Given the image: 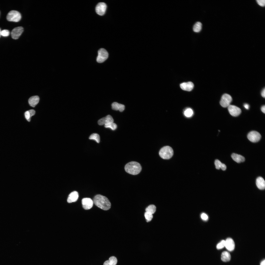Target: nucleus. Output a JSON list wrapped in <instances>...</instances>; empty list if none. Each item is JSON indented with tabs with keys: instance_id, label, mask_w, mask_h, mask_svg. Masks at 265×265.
<instances>
[{
	"instance_id": "nucleus-1",
	"label": "nucleus",
	"mask_w": 265,
	"mask_h": 265,
	"mask_svg": "<svg viewBox=\"0 0 265 265\" xmlns=\"http://www.w3.org/2000/svg\"><path fill=\"white\" fill-rule=\"evenodd\" d=\"M93 201L96 206L103 210H107L111 207V204L108 199L106 197L101 195H95Z\"/></svg>"
},
{
	"instance_id": "nucleus-2",
	"label": "nucleus",
	"mask_w": 265,
	"mask_h": 265,
	"mask_svg": "<svg viewBox=\"0 0 265 265\" xmlns=\"http://www.w3.org/2000/svg\"><path fill=\"white\" fill-rule=\"evenodd\" d=\"M125 170L127 173L132 175L138 174L141 171L142 167L140 164L135 161H131L127 164Z\"/></svg>"
},
{
	"instance_id": "nucleus-3",
	"label": "nucleus",
	"mask_w": 265,
	"mask_h": 265,
	"mask_svg": "<svg viewBox=\"0 0 265 265\" xmlns=\"http://www.w3.org/2000/svg\"><path fill=\"white\" fill-rule=\"evenodd\" d=\"M173 153V150L172 148L169 146H167L161 149L159 152V155L162 159H168L172 157Z\"/></svg>"
},
{
	"instance_id": "nucleus-4",
	"label": "nucleus",
	"mask_w": 265,
	"mask_h": 265,
	"mask_svg": "<svg viewBox=\"0 0 265 265\" xmlns=\"http://www.w3.org/2000/svg\"><path fill=\"white\" fill-rule=\"evenodd\" d=\"M21 18L20 13L15 10H12L8 13L6 18L9 21L17 22L19 21Z\"/></svg>"
},
{
	"instance_id": "nucleus-5",
	"label": "nucleus",
	"mask_w": 265,
	"mask_h": 265,
	"mask_svg": "<svg viewBox=\"0 0 265 265\" xmlns=\"http://www.w3.org/2000/svg\"><path fill=\"white\" fill-rule=\"evenodd\" d=\"M108 56V53L106 49L103 48H101L98 51L97 61L99 63H103L107 59Z\"/></svg>"
},
{
	"instance_id": "nucleus-6",
	"label": "nucleus",
	"mask_w": 265,
	"mask_h": 265,
	"mask_svg": "<svg viewBox=\"0 0 265 265\" xmlns=\"http://www.w3.org/2000/svg\"><path fill=\"white\" fill-rule=\"evenodd\" d=\"M232 100L231 96L229 94L225 93L222 96L220 103V105L223 107H228L230 105Z\"/></svg>"
},
{
	"instance_id": "nucleus-7",
	"label": "nucleus",
	"mask_w": 265,
	"mask_h": 265,
	"mask_svg": "<svg viewBox=\"0 0 265 265\" xmlns=\"http://www.w3.org/2000/svg\"><path fill=\"white\" fill-rule=\"evenodd\" d=\"M247 138L251 142L256 143L260 139L261 136L260 134L256 131H252L250 132L248 134Z\"/></svg>"
},
{
	"instance_id": "nucleus-8",
	"label": "nucleus",
	"mask_w": 265,
	"mask_h": 265,
	"mask_svg": "<svg viewBox=\"0 0 265 265\" xmlns=\"http://www.w3.org/2000/svg\"><path fill=\"white\" fill-rule=\"evenodd\" d=\"M227 107L229 113L233 116H238L241 113V109L235 106L230 105Z\"/></svg>"
},
{
	"instance_id": "nucleus-9",
	"label": "nucleus",
	"mask_w": 265,
	"mask_h": 265,
	"mask_svg": "<svg viewBox=\"0 0 265 265\" xmlns=\"http://www.w3.org/2000/svg\"><path fill=\"white\" fill-rule=\"evenodd\" d=\"M23 28L22 26L14 28L12 30L11 33L12 38L14 39H18L23 32Z\"/></svg>"
},
{
	"instance_id": "nucleus-10",
	"label": "nucleus",
	"mask_w": 265,
	"mask_h": 265,
	"mask_svg": "<svg viewBox=\"0 0 265 265\" xmlns=\"http://www.w3.org/2000/svg\"><path fill=\"white\" fill-rule=\"evenodd\" d=\"M106 7V5L105 3L99 2L97 4L96 7V12L99 15H103L105 13Z\"/></svg>"
},
{
	"instance_id": "nucleus-11",
	"label": "nucleus",
	"mask_w": 265,
	"mask_h": 265,
	"mask_svg": "<svg viewBox=\"0 0 265 265\" xmlns=\"http://www.w3.org/2000/svg\"><path fill=\"white\" fill-rule=\"evenodd\" d=\"M93 201L89 198H85L82 199V203L83 208L85 210H89L91 208L93 204Z\"/></svg>"
},
{
	"instance_id": "nucleus-12",
	"label": "nucleus",
	"mask_w": 265,
	"mask_h": 265,
	"mask_svg": "<svg viewBox=\"0 0 265 265\" xmlns=\"http://www.w3.org/2000/svg\"><path fill=\"white\" fill-rule=\"evenodd\" d=\"M113 122L114 119L110 115H108L99 119L98 123L99 125H102L113 123Z\"/></svg>"
},
{
	"instance_id": "nucleus-13",
	"label": "nucleus",
	"mask_w": 265,
	"mask_h": 265,
	"mask_svg": "<svg viewBox=\"0 0 265 265\" xmlns=\"http://www.w3.org/2000/svg\"><path fill=\"white\" fill-rule=\"evenodd\" d=\"M225 247L229 251L233 250L235 248V244L233 239L230 238H227L225 240Z\"/></svg>"
},
{
	"instance_id": "nucleus-14",
	"label": "nucleus",
	"mask_w": 265,
	"mask_h": 265,
	"mask_svg": "<svg viewBox=\"0 0 265 265\" xmlns=\"http://www.w3.org/2000/svg\"><path fill=\"white\" fill-rule=\"evenodd\" d=\"M180 86L181 89L183 90L190 91L193 89L194 84L192 82L189 81L180 84Z\"/></svg>"
},
{
	"instance_id": "nucleus-15",
	"label": "nucleus",
	"mask_w": 265,
	"mask_h": 265,
	"mask_svg": "<svg viewBox=\"0 0 265 265\" xmlns=\"http://www.w3.org/2000/svg\"><path fill=\"white\" fill-rule=\"evenodd\" d=\"M78 192L76 191H73L69 195L67 199V202L68 203L76 202L78 199Z\"/></svg>"
},
{
	"instance_id": "nucleus-16",
	"label": "nucleus",
	"mask_w": 265,
	"mask_h": 265,
	"mask_svg": "<svg viewBox=\"0 0 265 265\" xmlns=\"http://www.w3.org/2000/svg\"><path fill=\"white\" fill-rule=\"evenodd\" d=\"M40 98L38 96H34L30 97L28 99V102L29 105L34 107L39 103Z\"/></svg>"
},
{
	"instance_id": "nucleus-17",
	"label": "nucleus",
	"mask_w": 265,
	"mask_h": 265,
	"mask_svg": "<svg viewBox=\"0 0 265 265\" xmlns=\"http://www.w3.org/2000/svg\"><path fill=\"white\" fill-rule=\"evenodd\" d=\"M256 184L257 187L260 190H263L265 188V182L264 179L259 177L256 179Z\"/></svg>"
},
{
	"instance_id": "nucleus-18",
	"label": "nucleus",
	"mask_w": 265,
	"mask_h": 265,
	"mask_svg": "<svg viewBox=\"0 0 265 265\" xmlns=\"http://www.w3.org/2000/svg\"><path fill=\"white\" fill-rule=\"evenodd\" d=\"M112 109L116 110H119L120 112L123 111L125 109L124 105L119 104L117 102L113 103L111 105Z\"/></svg>"
},
{
	"instance_id": "nucleus-19",
	"label": "nucleus",
	"mask_w": 265,
	"mask_h": 265,
	"mask_svg": "<svg viewBox=\"0 0 265 265\" xmlns=\"http://www.w3.org/2000/svg\"><path fill=\"white\" fill-rule=\"evenodd\" d=\"M232 159L238 163L243 162L245 160V158L243 156L235 153H233L231 156Z\"/></svg>"
},
{
	"instance_id": "nucleus-20",
	"label": "nucleus",
	"mask_w": 265,
	"mask_h": 265,
	"mask_svg": "<svg viewBox=\"0 0 265 265\" xmlns=\"http://www.w3.org/2000/svg\"><path fill=\"white\" fill-rule=\"evenodd\" d=\"M231 258L230 253L227 252H223L222 253L221 259L224 262H226L229 261Z\"/></svg>"
},
{
	"instance_id": "nucleus-21",
	"label": "nucleus",
	"mask_w": 265,
	"mask_h": 265,
	"mask_svg": "<svg viewBox=\"0 0 265 265\" xmlns=\"http://www.w3.org/2000/svg\"><path fill=\"white\" fill-rule=\"evenodd\" d=\"M117 260L116 258L114 256L110 257L109 260L106 261L104 263L103 265H116Z\"/></svg>"
},
{
	"instance_id": "nucleus-22",
	"label": "nucleus",
	"mask_w": 265,
	"mask_h": 265,
	"mask_svg": "<svg viewBox=\"0 0 265 265\" xmlns=\"http://www.w3.org/2000/svg\"><path fill=\"white\" fill-rule=\"evenodd\" d=\"M215 168L217 169H219L221 168L223 171L225 170L226 168V165L222 163L221 161L218 159H216L214 162Z\"/></svg>"
},
{
	"instance_id": "nucleus-23",
	"label": "nucleus",
	"mask_w": 265,
	"mask_h": 265,
	"mask_svg": "<svg viewBox=\"0 0 265 265\" xmlns=\"http://www.w3.org/2000/svg\"><path fill=\"white\" fill-rule=\"evenodd\" d=\"M202 26L201 23L200 22H198L194 25L193 28V30L195 32H199L201 30Z\"/></svg>"
},
{
	"instance_id": "nucleus-24",
	"label": "nucleus",
	"mask_w": 265,
	"mask_h": 265,
	"mask_svg": "<svg viewBox=\"0 0 265 265\" xmlns=\"http://www.w3.org/2000/svg\"><path fill=\"white\" fill-rule=\"evenodd\" d=\"M156 207L153 205H151L147 207L146 209V212H148L153 214L156 212Z\"/></svg>"
},
{
	"instance_id": "nucleus-25",
	"label": "nucleus",
	"mask_w": 265,
	"mask_h": 265,
	"mask_svg": "<svg viewBox=\"0 0 265 265\" xmlns=\"http://www.w3.org/2000/svg\"><path fill=\"white\" fill-rule=\"evenodd\" d=\"M89 139L95 140L97 143H99L100 142V137L99 135L96 133H93L90 136Z\"/></svg>"
},
{
	"instance_id": "nucleus-26",
	"label": "nucleus",
	"mask_w": 265,
	"mask_h": 265,
	"mask_svg": "<svg viewBox=\"0 0 265 265\" xmlns=\"http://www.w3.org/2000/svg\"><path fill=\"white\" fill-rule=\"evenodd\" d=\"M184 114L185 116L187 117H190L193 114L192 110L190 108L186 109L184 111Z\"/></svg>"
},
{
	"instance_id": "nucleus-27",
	"label": "nucleus",
	"mask_w": 265,
	"mask_h": 265,
	"mask_svg": "<svg viewBox=\"0 0 265 265\" xmlns=\"http://www.w3.org/2000/svg\"><path fill=\"white\" fill-rule=\"evenodd\" d=\"M104 126L106 128H109L112 130H115L117 128V125L114 122L109 123L108 124L105 125Z\"/></svg>"
},
{
	"instance_id": "nucleus-28",
	"label": "nucleus",
	"mask_w": 265,
	"mask_h": 265,
	"mask_svg": "<svg viewBox=\"0 0 265 265\" xmlns=\"http://www.w3.org/2000/svg\"><path fill=\"white\" fill-rule=\"evenodd\" d=\"M144 216L147 222L150 221L153 217L152 214L147 212H146L145 213Z\"/></svg>"
},
{
	"instance_id": "nucleus-29",
	"label": "nucleus",
	"mask_w": 265,
	"mask_h": 265,
	"mask_svg": "<svg viewBox=\"0 0 265 265\" xmlns=\"http://www.w3.org/2000/svg\"><path fill=\"white\" fill-rule=\"evenodd\" d=\"M225 240H222L217 244L216 246V248L218 249H222L225 247Z\"/></svg>"
},
{
	"instance_id": "nucleus-30",
	"label": "nucleus",
	"mask_w": 265,
	"mask_h": 265,
	"mask_svg": "<svg viewBox=\"0 0 265 265\" xmlns=\"http://www.w3.org/2000/svg\"><path fill=\"white\" fill-rule=\"evenodd\" d=\"M10 32L7 29H4L1 31V35L4 37H7L9 35Z\"/></svg>"
},
{
	"instance_id": "nucleus-31",
	"label": "nucleus",
	"mask_w": 265,
	"mask_h": 265,
	"mask_svg": "<svg viewBox=\"0 0 265 265\" xmlns=\"http://www.w3.org/2000/svg\"><path fill=\"white\" fill-rule=\"evenodd\" d=\"M25 117L26 119L29 122L30 121L31 117L28 111H26L25 113Z\"/></svg>"
},
{
	"instance_id": "nucleus-32",
	"label": "nucleus",
	"mask_w": 265,
	"mask_h": 265,
	"mask_svg": "<svg viewBox=\"0 0 265 265\" xmlns=\"http://www.w3.org/2000/svg\"><path fill=\"white\" fill-rule=\"evenodd\" d=\"M257 3L260 6L262 7H264L265 4V0H256Z\"/></svg>"
},
{
	"instance_id": "nucleus-33",
	"label": "nucleus",
	"mask_w": 265,
	"mask_h": 265,
	"mask_svg": "<svg viewBox=\"0 0 265 265\" xmlns=\"http://www.w3.org/2000/svg\"><path fill=\"white\" fill-rule=\"evenodd\" d=\"M201 218L204 221L207 220L208 219V216L207 215L204 213H202L201 214Z\"/></svg>"
},
{
	"instance_id": "nucleus-34",
	"label": "nucleus",
	"mask_w": 265,
	"mask_h": 265,
	"mask_svg": "<svg viewBox=\"0 0 265 265\" xmlns=\"http://www.w3.org/2000/svg\"><path fill=\"white\" fill-rule=\"evenodd\" d=\"M28 111L29 112L31 118L32 116L34 115L35 114V110L33 109H31L28 110Z\"/></svg>"
},
{
	"instance_id": "nucleus-35",
	"label": "nucleus",
	"mask_w": 265,
	"mask_h": 265,
	"mask_svg": "<svg viewBox=\"0 0 265 265\" xmlns=\"http://www.w3.org/2000/svg\"><path fill=\"white\" fill-rule=\"evenodd\" d=\"M261 95L262 97L265 98V89L264 88L261 92Z\"/></svg>"
},
{
	"instance_id": "nucleus-36",
	"label": "nucleus",
	"mask_w": 265,
	"mask_h": 265,
	"mask_svg": "<svg viewBox=\"0 0 265 265\" xmlns=\"http://www.w3.org/2000/svg\"><path fill=\"white\" fill-rule=\"evenodd\" d=\"M247 109H248L249 108V105L247 104H245L243 105Z\"/></svg>"
},
{
	"instance_id": "nucleus-37",
	"label": "nucleus",
	"mask_w": 265,
	"mask_h": 265,
	"mask_svg": "<svg viewBox=\"0 0 265 265\" xmlns=\"http://www.w3.org/2000/svg\"><path fill=\"white\" fill-rule=\"evenodd\" d=\"M261 110L262 112L264 113H265V105L262 106Z\"/></svg>"
},
{
	"instance_id": "nucleus-38",
	"label": "nucleus",
	"mask_w": 265,
	"mask_h": 265,
	"mask_svg": "<svg viewBox=\"0 0 265 265\" xmlns=\"http://www.w3.org/2000/svg\"><path fill=\"white\" fill-rule=\"evenodd\" d=\"M265 260H264L261 263L260 265H265Z\"/></svg>"
},
{
	"instance_id": "nucleus-39",
	"label": "nucleus",
	"mask_w": 265,
	"mask_h": 265,
	"mask_svg": "<svg viewBox=\"0 0 265 265\" xmlns=\"http://www.w3.org/2000/svg\"><path fill=\"white\" fill-rule=\"evenodd\" d=\"M1 31L0 28V36H1Z\"/></svg>"
}]
</instances>
